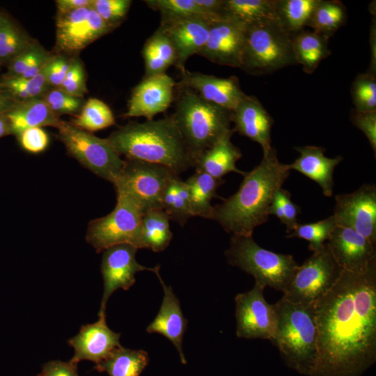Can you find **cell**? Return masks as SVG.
<instances>
[{
    "label": "cell",
    "mask_w": 376,
    "mask_h": 376,
    "mask_svg": "<svg viewBox=\"0 0 376 376\" xmlns=\"http://www.w3.org/2000/svg\"><path fill=\"white\" fill-rule=\"evenodd\" d=\"M38 376H79L77 364L70 361H50L45 363Z\"/></svg>",
    "instance_id": "49"
},
{
    "label": "cell",
    "mask_w": 376,
    "mask_h": 376,
    "mask_svg": "<svg viewBox=\"0 0 376 376\" xmlns=\"http://www.w3.org/2000/svg\"><path fill=\"white\" fill-rule=\"evenodd\" d=\"M62 91L77 97L83 98L87 93L85 72L81 61L72 59L67 75L59 88Z\"/></svg>",
    "instance_id": "44"
},
{
    "label": "cell",
    "mask_w": 376,
    "mask_h": 376,
    "mask_svg": "<svg viewBox=\"0 0 376 376\" xmlns=\"http://www.w3.org/2000/svg\"><path fill=\"white\" fill-rule=\"evenodd\" d=\"M148 361L146 351L131 350L121 345L97 363L95 369L106 372L109 376H140Z\"/></svg>",
    "instance_id": "30"
},
{
    "label": "cell",
    "mask_w": 376,
    "mask_h": 376,
    "mask_svg": "<svg viewBox=\"0 0 376 376\" xmlns=\"http://www.w3.org/2000/svg\"><path fill=\"white\" fill-rule=\"evenodd\" d=\"M292 49L297 64L307 74L313 73L320 62L331 54L327 36L314 31L301 30L291 36Z\"/></svg>",
    "instance_id": "26"
},
{
    "label": "cell",
    "mask_w": 376,
    "mask_h": 376,
    "mask_svg": "<svg viewBox=\"0 0 376 376\" xmlns=\"http://www.w3.org/2000/svg\"><path fill=\"white\" fill-rule=\"evenodd\" d=\"M232 122L234 132L259 143L263 152L272 148L274 120L256 97L246 94L232 111Z\"/></svg>",
    "instance_id": "21"
},
{
    "label": "cell",
    "mask_w": 376,
    "mask_h": 376,
    "mask_svg": "<svg viewBox=\"0 0 376 376\" xmlns=\"http://www.w3.org/2000/svg\"><path fill=\"white\" fill-rule=\"evenodd\" d=\"M5 116L9 123L10 134L16 136L31 127L51 126L57 128L62 121L42 97L19 102Z\"/></svg>",
    "instance_id": "25"
},
{
    "label": "cell",
    "mask_w": 376,
    "mask_h": 376,
    "mask_svg": "<svg viewBox=\"0 0 376 376\" xmlns=\"http://www.w3.org/2000/svg\"><path fill=\"white\" fill-rule=\"evenodd\" d=\"M72 59L63 55H54L45 66L47 79L49 86L59 88L71 65Z\"/></svg>",
    "instance_id": "48"
},
{
    "label": "cell",
    "mask_w": 376,
    "mask_h": 376,
    "mask_svg": "<svg viewBox=\"0 0 376 376\" xmlns=\"http://www.w3.org/2000/svg\"><path fill=\"white\" fill-rule=\"evenodd\" d=\"M265 288L255 283L251 290L236 295V335L238 338L274 340L276 329V312L274 305L269 304L264 297Z\"/></svg>",
    "instance_id": "12"
},
{
    "label": "cell",
    "mask_w": 376,
    "mask_h": 376,
    "mask_svg": "<svg viewBox=\"0 0 376 376\" xmlns=\"http://www.w3.org/2000/svg\"><path fill=\"white\" fill-rule=\"evenodd\" d=\"M326 243L343 270L362 271L376 262V244L352 228L336 226Z\"/></svg>",
    "instance_id": "17"
},
{
    "label": "cell",
    "mask_w": 376,
    "mask_h": 376,
    "mask_svg": "<svg viewBox=\"0 0 376 376\" xmlns=\"http://www.w3.org/2000/svg\"><path fill=\"white\" fill-rule=\"evenodd\" d=\"M171 116L194 162L205 150L230 131L232 111L203 99L191 89L180 88Z\"/></svg>",
    "instance_id": "5"
},
{
    "label": "cell",
    "mask_w": 376,
    "mask_h": 376,
    "mask_svg": "<svg viewBox=\"0 0 376 376\" xmlns=\"http://www.w3.org/2000/svg\"><path fill=\"white\" fill-rule=\"evenodd\" d=\"M112 29L91 8L85 22L63 39L56 42L58 49L75 54Z\"/></svg>",
    "instance_id": "32"
},
{
    "label": "cell",
    "mask_w": 376,
    "mask_h": 376,
    "mask_svg": "<svg viewBox=\"0 0 376 376\" xmlns=\"http://www.w3.org/2000/svg\"><path fill=\"white\" fill-rule=\"evenodd\" d=\"M273 305L276 329L272 344L288 367L311 376L317 357L315 304L293 303L281 298Z\"/></svg>",
    "instance_id": "4"
},
{
    "label": "cell",
    "mask_w": 376,
    "mask_h": 376,
    "mask_svg": "<svg viewBox=\"0 0 376 376\" xmlns=\"http://www.w3.org/2000/svg\"><path fill=\"white\" fill-rule=\"evenodd\" d=\"M317 357L311 376H360L376 361V262L342 270L315 304Z\"/></svg>",
    "instance_id": "1"
},
{
    "label": "cell",
    "mask_w": 376,
    "mask_h": 376,
    "mask_svg": "<svg viewBox=\"0 0 376 376\" xmlns=\"http://www.w3.org/2000/svg\"><path fill=\"white\" fill-rule=\"evenodd\" d=\"M91 7L79 8L65 13H57L56 20V41L65 38L86 19Z\"/></svg>",
    "instance_id": "45"
},
{
    "label": "cell",
    "mask_w": 376,
    "mask_h": 376,
    "mask_svg": "<svg viewBox=\"0 0 376 376\" xmlns=\"http://www.w3.org/2000/svg\"><path fill=\"white\" fill-rule=\"evenodd\" d=\"M131 4L130 0H92L90 7L113 30L125 19Z\"/></svg>",
    "instance_id": "42"
},
{
    "label": "cell",
    "mask_w": 376,
    "mask_h": 376,
    "mask_svg": "<svg viewBox=\"0 0 376 376\" xmlns=\"http://www.w3.org/2000/svg\"><path fill=\"white\" fill-rule=\"evenodd\" d=\"M120 334L113 331L106 322V315L99 316L94 323L83 325L79 333L68 340L74 349L70 361L78 363L88 360L96 364L120 347Z\"/></svg>",
    "instance_id": "18"
},
{
    "label": "cell",
    "mask_w": 376,
    "mask_h": 376,
    "mask_svg": "<svg viewBox=\"0 0 376 376\" xmlns=\"http://www.w3.org/2000/svg\"><path fill=\"white\" fill-rule=\"evenodd\" d=\"M233 132L232 129L196 159L194 166L196 172L205 173L217 179H222L230 172L242 175L246 173L236 167V162L242 155L230 141Z\"/></svg>",
    "instance_id": "24"
},
{
    "label": "cell",
    "mask_w": 376,
    "mask_h": 376,
    "mask_svg": "<svg viewBox=\"0 0 376 376\" xmlns=\"http://www.w3.org/2000/svg\"><path fill=\"white\" fill-rule=\"evenodd\" d=\"M58 138L68 153L97 176L114 184L125 166V160L108 140L62 120Z\"/></svg>",
    "instance_id": "8"
},
{
    "label": "cell",
    "mask_w": 376,
    "mask_h": 376,
    "mask_svg": "<svg viewBox=\"0 0 376 376\" xmlns=\"http://www.w3.org/2000/svg\"><path fill=\"white\" fill-rule=\"evenodd\" d=\"M17 102L2 81H0V115L5 114Z\"/></svg>",
    "instance_id": "51"
},
{
    "label": "cell",
    "mask_w": 376,
    "mask_h": 376,
    "mask_svg": "<svg viewBox=\"0 0 376 376\" xmlns=\"http://www.w3.org/2000/svg\"><path fill=\"white\" fill-rule=\"evenodd\" d=\"M161 208L170 220L181 226L193 217L187 185L178 175L174 176L166 185L162 197Z\"/></svg>",
    "instance_id": "34"
},
{
    "label": "cell",
    "mask_w": 376,
    "mask_h": 376,
    "mask_svg": "<svg viewBox=\"0 0 376 376\" xmlns=\"http://www.w3.org/2000/svg\"><path fill=\"white\" fill-rule=\"evenodd\" d=\"M350 120L366 136L372 149L376 152V111L359 112L352 110Z\"/></svg>",
    "instance_id": "47"
},
{
    "label": "cell",
    "mask_w": 376,
    "mask_h": 376,
    "mask_svg": "<svg viewBox=\"0 0 376 376\" xmlns=\"http://www.w3.org/2000/svg\"><path fill=\"white\" fill-rule=\"evenodd\" d=\"M295 149L299 152V156L288 164L290 170H295L313 180L321 187L325 196H331L334 171L343 157H327L324 155L325 148L319 146H306Z\"/></svg>",
    "instance_id": "23"
},
{
    "label": "cell",
    "mask_w": 376,
    "mask_h": 376,
    "mask_svg": "<svg viewBox=\"0 0 376 376\" xmlns=\"http://www.w3.org/2000/svg\"><path fill=\"white\" fill-rule=\"evenodd\" d=\"M333 215L317 222L298 224L287 237L304 239L309 242V250L315 251L322 248L336 227Z\"/></svg>",
    "instance_id": "39"
},
{
    "label": "cell",
    "mask_w": 376,
    "mask_h": 376,
    "mask_svg": "<svg viewBox=\"0 0 376 376\" xmlns=\"http://www.w3.org/2000/svg\"><path fill=\"white\" fill-rule=\"evenodd\" d=\"M33 42L8 16L0 14V62H10Z\"/></svg>",
    "instance_id": "37"
},
{
    "label": "cell",
    "mask_w": 376,
    "mask_h": 376,
    "mask_svg": "<svg viewBox=\"0 0 376 376\" xmlns=\"http://www.w3.org/2000/svg\"><path fill=\"white\" fill-rule=\"evenodd\" d=\"M347 9L340 1L319 0L314 8L307 26L314 31L330 38L345 24Z\"/></svg>",
    "instance_id": "35"
},
{
    "label": "cell",
    "mask_w": 376,
    "mask_h": 376,
    "mask_svg": "<svg viewBox=\"0 0 376 376\" xmlns=\"http://www.w3.org/2000/svg\"><path fill=\"white\" fill-rule=\"evenodd\" d=\"M92 0H57L56 4L58 14L91 6Z\"/></svg>",
    "instance_id": "50"
},
{
    "label": "cell",
    "mask_w": 376,
    "mask_h": 376,
    "mask_svg": "<svg viewBox=\"0 0 376 376\" xmlns=\"http://www.w3.org/2000/svg\"><path fill=\"white\" fill-rule=\"evenodd\" d=\"M290 173L288 164L279 160L272 147L263 152L260 164L243 175L237 191L213 206L210 219L233 235L252 236L254 229L267 221L274 194Z\"/></svg>",
    "instance_id": "2"
},
{
    "label": "cell",
    "mask_w": 376,
    "mask_h": 376,
    "mask_svg": "<svg viewBox=\"0 0 376 376\" xmlns=\"http://www.w3.org/2000/svg\"><path fill=\"white\" fill-rule=\"evenodd\" d=\"M225 255L231 265L252 275L255 283L283 292L299 266L292 255L264 249L252 236L233 235Z\"/></svg>",
    "instance_id": "7"
},
{
    "label": "cell",
    "mask_w": 376,
    "mask_h": 376,
    "mask_svg": "<svg viewBox=\"0 0 376 376\" xmlns=\"http://www.w3.org/2000/svg\"><path fill=\"white\" fill-rule=\"evenodd\" d=\"M296 65L291 36L277 21L245 27L240 69L251 75H263Z\"/></svg>",
    "instance_id": "6"
},
{
    "label": "cell",
    "mask_w": 376,
    "mask_h": 376,
    "mask_svg": "<svg viewBox=\"0 0 376 376\" xmlns=\"http://www.w3.org/2000/svg\"><path fill=\"white\" fill-rule=\"evenodd\" d=\"M300 212V207L292 202L288 190L281 187L276 191L269 208V214L276 217L286 226L288 233L298 224L297 216Z\"/></svg>",
    "instance_id": "41"
},
{
    "label": "cell",
    "mask_w": 376,
    "mask_h": 376,
    "mask_svg": "<svg viewBox=\"0 0 376 376\" xmlns=\"http://www.w3.org/2000/svg\"><path fill=\"white\" fill-rule=\"evenodd\" d=\"M221 19L235 22L245 27L277 21L275 0H224Z\"/></svg>",
    "instance_id": "27"
},
{
    "label": "cell",
    "mask_w": 376,
    "mask_h": 376,
    "mask_svg": "<svg viewBox=\"0 0 376 376\" xmlns=\"http://www.w3.org/2000/svg\"><path fill=\"white\" fill-rule=\"evenodd\" d=\"M116 195L114 209L88 226L86 240L98 253L121 244L138 249L143 212L124 194L116 191Z\"/></svg>",
    "instance_id": "10"
},
{
    "label": "cell",
    "mask_w": 376,
    "mask_h": 376,
    "mask_svg": "<svg viewBox=\"0 0 376 376\" xmlns=\"http://www.w3.org/2000/svg\"><path fill=\"white\" fill-rule=\"evenodd\" d=\"M205 173L196 172L186 181L193 217L211 219L213 206L212 200L217 197V190L224 183Z\"/></svg>",
    "instance_id": "31"
},
{
    "label": "cell",
    "mask_w": 376,
    "mask_h": 376,
    "mask_svg": "<svg viewBox=\"0 0 376 376\" xmlns=\"http://www.w3.org/2000/svg\"><path fill=\"white\" fill-rule=\"evenodd\" d=\"M319 0H275L277 21L290 36L307 26Z\"/></svg>",
    "instance_id": "33"
},
{
    "label": "cell",
    "mask_w": 376,
    "mask_h": 376,
    "mask_svg": "<svg viewBox=\"0 0 376 376\" xmlns=\"http://www.w3.org/2000/svg\"><path fill=\"white\" fill-rule=\"evenodd\" d=\"M164 290V297L159 313L147 327L149 334L157 333L168 338L175 347L183 364L187 363L182 350V340L187 329V320L182 313L180 301L173 292L163 281L159 271L155 273Z\"/></svg>",
    "instance_id": "22"
},
{
    "label": "cell",
    "mask_w": 376,
    "mask_h": 376,
    "mask_svg": "<svg viewBox=\"0 0 376 376\" xmlns=\"http://www.w3.org/2000/svg\"><path fill=\"white\" fill-rule=\"evenodd\" d=\"M342 269L327 243L299 265L281 298L304 304H315L338 279Z\"/></svg>",
    "instance_id": "9"
},
{
    "label": "cell",
    "mask_w": 376,
    "mask_h": 376,
    "mask_svg": "<svg viewBox=\"0 0 376 376\" xmlns=\"http://www.w3.org/2000/svg\"><path fill=\"white\" fill-rule=\"evenodd\" d=\"M10 134L9 123L5 114L0 115V138Z\"/></svg>",
    "instance_id": "52"
},
{
    "label": "cell",
    "mask_w": 376,
    "mask_h": 376,
    "mask_svg": "<svg viewBox=\"0 0 376 376\" xmlns=\"http://www.w3.org/2000/svg\"><path fill=\"white\" fill-rule=\"evenodd\" d=\"M142 55L145 63V77L166 73L176 64L175 48L167 35L159 28L146 41Z\"/></svg>",
    "instance_id": "28"
},
{
    "label": "cell",
    "mask_w": 376,
    "mask_h": 376,
    "mask_svg": "<svg viewBox=\"0 0 376 376\" xmlns=\"http://www.w3.org/2000/svg\"><path fill=\"white\" fill-rule=\"evenodd\" d=\"M42 99L57 116L77 113L84 105L83 98L72 96L59 88L47 91L42 96Z\"/></svg>",
    "instance_id": "43"
},
{
    "label": "cell",
    "mask_w": 376,
    "mask_h": 376,
    "mask_svg": "<svg viewBox=\"0 0 376 376\" xmlns=\"http://www.w3.org/2000/svg\"><path fill=\"white\" fill-rule=\"evenodd\" d=\"M211 21L203 17H193L160 23L159 28L167 35L175 48V67L180 72L185 70L187 59L198 54L205 45Z\"/></svg>",
    "instance_id": "20"
},
{
    "label": "cell",
    "mask_w": 376,
    "mask_h": 376,
    "mask_svg": "<svg viewBox=\"0 0 376 376\" xmlns=\"http://www.w3.org/2000/svg\"><path fill=\"white\" fill-rule=\"evenodd\" d=\"M175 81L167 74L145 77L133 89L125 117H145L152 120L165 112L173 100Z\"/></svg>",
    "instance_id": "16"
},
{
    "label": "cell",
    "mask_w": 376,
    "mask_h": 376,
    "mask_svg": "<svg viewBox=\"0 0 376 376\" xmlns=\"http://www.w3.org/2000/svg\"><path fill=\"white\" fill-rule=\"evenodd\" d=\"M144 2L152 10L160 13V23L193 17L214 20L204 13L195 0H146Z\"/></svg>",
    "instance_id": "38"
},
{
    "label": "cell",
    "mask_w": 376,
    "mask_h": 376,
    "mask_svg": "<svg viewBox=\"0 0 376 376\" xmlns=\"http://www.w3.org/2000/svg\"><path fill=\"white\" fill-rule=\"evenodd\" d=\"M70 123L78 128L92 132L111 127L116 120L111 109L106 103L92 97L84 104L79 114Z\"/></svg>",
    "instance_id": "36"
},
{
    "label": "cell",
    "mask_w": 376,
    "mask_h": 376,
    "mask_svg": "<svg viewBox=\"0 0 376 376\" xmlns=\"http://www.w3.org/2000/svg\"><path fill=\"white\" fill-rule=\"evenodd\" d=\"M177 175L167 166L125 159L123 170L113 184L116 191L132 200L146 213L162 209L161 201L169 181Z\"/></svg>",
    "instance_id": "11"
},
{
    "label": "cell",
    "mask_w": 376,
    "mask_h": 376,
    "mask_svg": "<svg viewBox=\"0 0 376 376\" xmlns=\"http://www.w3.org/2000/svg\"><path fill=\"white\" fill-rule=\"evenodd\" d=\"M20 146L31 153L44 151L49 142V136L42 127L26 129L17 135Z\"/></svg>",
    "instance_id": "46"
},
{
    "label": "cell",
    "mask_w": 376,
    "mask_h": 376,
    "mask_svg": "<svg viewBox=\"0 0 376 376\" xmlns=\"http://www.w3.org/2000/svg\"><path fill=\"white\" fill-rule=\"evenodd\" d=\"M138 249L129 244H121L111 246L103 251L101 273L104 290L98 316L106 315L107 301L116 290H127L135 283V274L148 270L155 274L160 267H147L136 260Z\"/></svg>",
    "instance_id": "14"
},
{
    "label": "cell",
    "mask_w": 376,
    "mask_h": 376,
    "mask_svg": "<svg viewBox=\"0 0 376 376\" xmlns=\"http://www.w3.org/2000/svg\"><path fill=\"white\" fill-rule=\"evenodd\" d=\"M179 88L196 92L203 99L218 106L233 111L246 94L242 91L237 77H218L186 69L180 72Z\"/></svg>",
    "instance_id": "19"
},
{
    "label": "cell",
    "mask_w": 376,
    "mask_h": 376,
    "mask_svg": "<svg viewBox=\"0 0 376 376\" xmlns=\"http://www.w3.org/2000/svg\"><path fill=\"white\" fill-rule=\"evenodd\" d=\"M245 26L226 19L210 22L207 40L198 52L216 64L240 68Z\"/></svg>",
    "instance_id": "15"
},
{
    "label": "cell",
    "mask_w": 376,
    "mask_h": 376,
    "mask_svg": "<svg viewBox=\"0 0 376 376\" xmlns=\"http://www.w3.org/2000/svg\"><path fill=\"white\" fill-rule=\"evenodd\" d=\"M351 96L356 111H376V75L358 74L352 84Z\"/></svg>",
    "instance_id": "40"
},
{
    "label": "cell",
    "mask_w": 376,
    "mask_h": 376,
    "mask_svg": "<svg viewBox=\"0 0 376 376\" xmlns=\"http://www.w3.org/2000/svg\"><path fill=\"white\" fill-rule=\"evenodd\" d=\"M333 217L336 225L352 228L376 244V187L364 184L356 191L336 195Z\"/></svg>",
    "instance_id": "13"
},
{
    "label": "cell",
    "mask_w": 376,
    "mask_h": 376,
    "mask_svg": "<svg viewBox=\"0 0 376 376\" xmlns=\"http://www.w3.org/2000/svg\"><path fill=\"white\" fill-rule=\"evenodd\" d=\"M170 219L162 209L152 210L143 214L138 249H149L159 252L169 245L173 234Z\"/></svg>",
    "instance_id": "29"
},
{
    "label": "cell",
    "mask_w": 376,
    "mask_h": 376,
    "mask_svg": "<svg viewBox=\"0 0 376 376\" xmlns=\"http://www.w3.org/2000/svg\"><path fill=\"white\" fill-rule=\"evenodd\" d=\"M37 376H38V375Z\"/></svg>",
    "instance_id": "53"
},
{
    "label": "cell",
    "mask_w": 376,
    "mask_h": 376,
    "mask_svg": "<svg viewBox=\"0 0 376 376\" xmlns=\"http://www.w3.org/2000/svg\"><path fill=\"white\" fill-rule=\"evenodd\" d=\"M107 139L126 159L161 164L177 175L194 165V159L171 116L144 123L129 122Z\"/></svg>",
    "instance_id": "3"
}]
</instances>
